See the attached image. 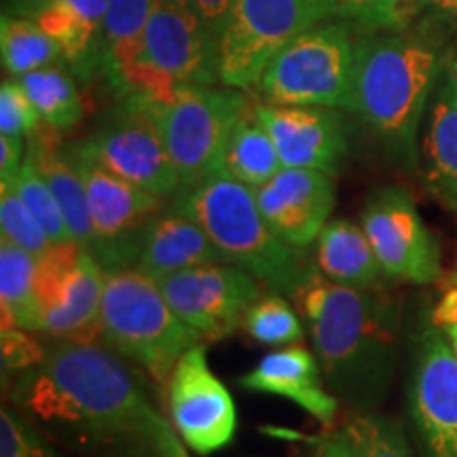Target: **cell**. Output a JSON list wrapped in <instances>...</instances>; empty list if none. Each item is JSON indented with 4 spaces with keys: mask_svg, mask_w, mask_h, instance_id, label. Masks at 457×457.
Segmentation results:
<instances>
[{
    "mask_svg": "<svg viewBox=\"0 0 457 457\" xmlns=\"http://www.w3.org/2000/svg\"><path fill=\"white\" fill-rule=\"evenodd\" d=\"M30 330L20 327H9L0 330V341H3V375L17 377L24 370L37 367L43 362L47 347H43L37 339H32Z\"/></svg>",
    "mask_w": 457,
    "mask_h": 457,
    "instance_id": "obj_37",
    "label": "cell"
},
{
    "mask_svg": "<svg viewBox=\"0 0 457 457\" xmlns=\"http://www.w3.org/2000/svg\"><path fill=\"white\" fill-rule=\"evenodd\" d=\"M447 66L451 68V72H453L455 79H457V54H455V51H449V54H447Z\"/></svg>",
    "mask_w": 457,
    "mask_h": 457,
    "instance_id": "obj_45",
    "label": "cell"
},
{
    "mask_svg": "<svg viewBox=\"0 0 457 457\" xmlns=\"http://www.w3.org/2000/svg\"><path fill=\"white\" fill-rule=\"evenodd\" d=\"M432 324L441 330H447L457 324V282L445 290L441 301L434 307Z\"/></svg>",
    "mask_w": 457,
    "mask_h": 457,
    "instance_id": "obj_41",
    "label": "cell"
},
{
    "mask_svg": "<svg viewBox=\"0 0 457 457\" xmlns=\"http://www.w3.org/2000/svg\"><path fill=\"white\" fill-rule=\"evenodd\" d=\"M293 299L328 390L360 411L386 398L396 369L398 312L384 296L333 284L318 267Z\"/></svg>",
    "mask_w": 457,
    "mask_h": 457,
    "instance_id": "obj_2",
    "label": "cell"
},
{
    "mask_svg": "<svg viewBox=\"0 0 457 457\" xmlns=\"http://www.w3.org/2000/svg\"><path fill=\"white\" fill-rule=\"evenodd\" d=\"M445 335H447L451 347H453V352H455V356H457V324H455V327H451V328L445 330Z\"/></svg>",
    "mask_w": 457,
    "mask_h": 457,
    "instance_id": "obj_44",
    "label": "cell"
},
{
    "mask_svg": "<svg viewBox=\"0 0 457 457\" xmlns=\"http://www.w3.org/2000/svg\"><path fill=\"white\" fill-rule=\"evenodd\" d=\"M151 4L153 0H108L102 72L119 96H123L140 62Z\"/></svg>",
    "mask_w": 457,
    "mask_h": 457,
    "instance_id": "obj_25",
    "label": "cell"
},
{
    "mask_svg": "<svg viewBox=\"0 0 457 457\" xmlns=\"http://www.w3.org/2000/svg\"><path fill=\"white\" fill-rule=\"evenodd\" d=\"M41 125V114L28 98L20 79L3 81V87H0V136L28 138Z\"/></svg>",
    "mask_w": 457,
    "mask_h": 457,
    "instance_id": "obj_36",
    "label": "cell"
},
{
    "mask_svg": "<svg viewBox=\"0 0 457 457\" xmlns=\"http://www.w3.org/2000/svg\"><path fill=\"white\" fill-rule=\"evenodd\" d=\"M28 138L0 136V182H11L26 162Z\"/></svg>",
    "mask_w": 457,
    "mask_h": 457,
    "instance_id": "obj_40",
    "label": "cell"
},
{
    "mask_svg": "<svg viewBox=\"0 0 457 457\" xmlns=\"http://www.w3.org/2000/svg\"><path fill=\"white\" fill-rule=\"evenodd\" d=\"M411 403L430 457H457V356L436 327L421 337Z\"/></svg>",
    "mask_w": 457,
    "mask_h": 457,
    "instance_id": "obj_16",
    "label": "cell"
},
{
    "mask_svg": "<svg viewBox=\"0 0 457 457\" xmlns=\"http://www.w3.org/2000/svg\"><path fill=\"white\" fill-rule=\"evenodd\" d=\"M104 284L106 270L89 250H83L57 290L55 301L41 313V333L74 341L100 337Z\"/></svg>",
    "mask_w": 457,
    "mask_h": 457,
    "instance_id": "obj_22",
    "label": "cell"
},
{
    "mask_svg": "<svg viewBox=\"0 0 457 457\" xmlns=\"http://www.w3.org/2000/svg\"><path fill=\"white\" fill-rule=\"evenodd\" d=\"M341 432L358 457H413L403 428L390 417L362 411L352 415Z\"/></svg>",
    "mask_w": 457,
    "mask_h": 457,
    "instance_id": "obj_31",
    "label": "cell"
},
{
    "mask_svg": "<svg viewBox=\"0 0 457 457\" xmlns=\"http://www.w3.org/2000/svg\"><path fill=\"white\" fill-rule=\"evenodd\" d=\"M155 114L180 179V191L220 174L222 155L250 102L236 87L182 85L165 100L136 96Z\"/></svg>",
    "mask_w": 457,
    "mask_h": 457,
    "instance_id": "obj_6",
    "label": "cell"
},
{
    "mask_svg": "<svg viewBox=\"0 0 457 457\" xmlns=\"http://www.w3.org/2000/svg\"><path fill=\"white\" fill-rule=\"evenodd\" d=\"M322 377L316 353L301 345H290L262 356L261 362L239 379V386L290 400L320 424L330 426L339 409V398L324 387Z\"/></svg>",
    "mask_w": 457,
    "mask_h": 457,
    "instance_id": "obj_19",
    "label": "cell"
},
{
    "mask_svg": "<svg viewBox=\"0 0 457 457\" xmlns=\"http://www.w3.org/2000/svg\"><path fill=\"white\" fill-rule=\"evenodd\" d=\"M362 228L386 276L421 286L441 278V248L404 187L387 185L370 193Z\"/></svg>",
    "mask_w": 457,
    "mask_h": 457,
    "instance_id": "obj_12",
    "label": "cell"
},
{
    "mask_svg": "<svg viewBox=\"0 0 457 457\" xmlns=\"http://www.w3.org/2000/svg\"><path fill=\"white\" fill-rule=\"evenodd\" d=\"M337 187L327 171L282 168L254 188L256 204L271 231L296 250H310L330 220Z\"/></svg>",
    "mask_w": 457,
    "mask_h": 457,
    "instance_id": "obj_15",
    "label": "cell"
},
{
    "mask_svg": "<svg viewBox=\"0 0 457 457\" xmlns=\"http://www.w3.org/2000/svg\"><path fill=\"white\" fill-rule=\"evenodd\" d=\"M106 347L138 364L157 384H168L179 360L204 339L171 310L159 279L134 267L106 271L100 307Z\"/></svg>",
    "mask_w": 457,
    "mask_h": 457,
    "instance_id": "obj_5",
    "label": "cell"
},
{
    "mask_svg": "<svg viewBox=\"0 0 457 457\" xmlns=\"http://www.w3.org/2000/svg\"><path fill=\"white\" fill-rule=\"evenodd\" d=\"M316 267L333 284L358 290H370L384 273L364 228L345 219L324 225L316 242Z\"/></svg>",
    "mask_w": 457,
    "mask_h": 457,
    "instance_id": "obj_24",
    "label": "cell"
},
{
    "mask_svg": "<svg viewBox=\"0 0 457 457\" xmlns=\"http://www.w3.org/2000/svg\"><path fill=\"white\" fill-rule=\"evenodd\" d=\"M9 400L49 441L87 457H163L171 428L121 356L94 341L57 339L13 377Z\"/></svg>",
    "mask_w": 457,
    "mask_h": 457,
    "instance_id": "obj_1",
    "label": "cell"
},
{
    "mask_svg": "<svg viewBox=\"0 0 457 457\" xmlns=\"http://www.w3.org/2000/svg\"><path fill=\"white\" fill-rule=\"evenodd\" d=\"M356 45L347 24L303 32L276 54L259 81L265 104L324 106L350 111L356 79Z\"/></svg>",
    "mask_w": 457,
    "mask_h": 457,
    "instance_id": "obj_7",
    "label": "cell"
},
{
    "mask_svg": "<svg viewBox=\"0 0 457 457\" xmlns=\"http://www.w3.org/2000/svg\"><path fill=\"white\" fill-rule=\"evenodd\" d=\"M282 168L276 142L261 121L256 106L250 104L228 136L220 171L256 188L273 179Z\"/></svg>",
    "mask_w": 457,
    "mask_h": 457,
    "instance_id": "obj_26",
    "label": "cell"
},
{
    "mask_svg": "<svg viewBox=\"0 0 457 457\" xmlns=\"http://www.w3.org/2000/svg\"><path fill=\"white\" fill-rule=\"evenodd\" d=\"M26 155L55 195L74 242L91 253L87 193L81 176L68 157V151L60 146V131L43 123L32 136H28Z\"/></svg>",
    "mask_w": 457,
    "mask_h": 457,
    "instance_id": "obj_23",
    "label": "cell"
},
{
    "mask_svg": "<svg viewBox=\"0 0 457 457\" xmlns=\"http://www.w3.org/2000/svg\"><path fill=\"white\" fill-rule=\"evenodd\" d=\"M328 17V0H236L219 43L220 83L259 87L276 54Z\"/></svg>",
    "mask_w": 457,
    "mask_h": 457,
    "instance_id": "obj_9",
    "label": "cell"
},
{
    "mask_svg": "<svg viewBox=\"0 0 457 457\" xmlns=\"http://www.w3.org/2000/svg\"><path fill=\"white\" fill-rule=\"evenodd\" d=\"M417 170L426 191L457 212V79L447 60L421 128Z\"/></svg>",
    "mask_w": 457,
    "mask_h": 457,
    "instance_id": "obj_20",
    "label": "cell"
},
{
    "mask_svg": "<svg viewBox=\"0 0 457 457\" xmlns=\"http://www.w3.org/2000/svg\"><path fill=\"white\" fill-rule=\"evenodd\" d=\"M316 457H358V453L350 445V441L343 436V432H337L330 434L328 438H324Z\"/></svg>",
    "mask_w": 457,
    "mask_h": 457,
    "instance_id": "obj_42",
    "label": "cell"
},
{
    "mask_svg": "<svg viewBox=\"0 0 457 457\" xmlns=\"http://www.w3.org/2000/svg\"><path fill=\"white\" fill-rule=\"evenodd\" d=\"M20 83L41 114V121L49 128L66 131L83 119V98L64 66L38 68L20 77Z\"/></svg>",
    "mask_w": 457,
    "mask_h": 457,
    "instance_id": "obj_29",
    "label": "cell"
},
{
    "mask_svg": "<svg viewBox=\"0 0 457 457\" xmlns=\"http://www.w3.org/2000/svg\"><path fill=\"white\" fill-rule=\"evenodd\" d=\"M447 54L436 28L430 26L369 32L358 38L350 111L407 170L420 165L421 128Z\"/></svg>",
    "mask_w": 457,
    "mask_h": 457,
    "instance_id": "obj_3",
    "label": "cell"
},
{
    "mask_svg": "<svg viewBox=\"0 0 457 457\" xmlns=\"http://www.w3.org/2000/svg\"><path fill=\"white\" fill-rule=\"evenodd\" d=\"M271 134L284 168H305L339 174L347 151V134L337 108L256 104Z\"/></svg>",
    "mask_w": 457,
    "mask_h": 457,
    "instance_id": "obj_17",
    "label": "cell"
},
{
    "mask_svg": "<svg viewBox=\"0 0 457 457\" xmlns=\"http://www.w3.org/2000/svg\"><path fill=\"white\" fill-rule=\"evenodd\" d=\"M409 26L415 20H424L421 26L441 28L457 21V0H404Z\"/></svg>",
    "mask_w": 457,
    "mask_h": 457,
    "instance_id": "obj_38",
    "label": "cell"
},
{
    "mask_svg": "<svg viewBox=\"0 0 457 457\" xmlns=\"http://www.w3.org/2000/svg\"><path fill=\"white\" fill-rule=\"evenodd\" d=\"M87 193L91 254L106 271L129 270L140 254L148 222L162 212V197L102 168L77 146L66 148Z\"/></svg>",
    "mask_w": 457,
    "mask_h": 457,
    "instance_id": "obj_11",
    "label": "cell"
},
{
    "mask_svg": "<svg viewBox=\"0 0 457 457\" xmlns=\"http://www.w3.org/2000/svg\"><path fill=\"white\" fill-rule=\"evenodd\" d=\"M0 60L13 79L38 68L64 64V51L32 17L3 13L0 20Z\"/></svg>",
    "mask_w": 457,
    "mask_h": 457,
    "instance_id": "obj_28",
    "label": "cell"
},
{
    "mask_svg": "<svg viewBox=\"0 0 457 457\" xmlns=\"http://www.w3.org/2000/svg\"><path fill=\"white\" fill-rule=\"evenodd\" d=\"M37 256L11 242L0 239V307H3V328L20 327L30 333H41L34 278H37Z\"/></svg>",
    "mask_w": 457,
    "mask_h": 457,
    "instance_id": "obj_27",
    "label": "cell"
},
{
    "mask_svg": "<svg viewBox=\"0 0 457 457\" xmlns=\"http://www.w3.org/2000/svg\"><path fill=\"white\" fill-rule=\"evenodd\" d=\"M220 83L219 43L187 0H153L125 96L165 100L182 85Z\"/></svg>",
    "mask_w": 457,
    "mask_h": 457,
    "instance_id": "obj_8",
    "label": "cell"
},
{
    "mask_svg": "<svg viewBox=\"0 0 457 457\" xmlns=\"http://www.w3.org/2000/svg\"><path fill=\"white\" fill-rule=\"evenodd\" d=\"M171 424L199 455L227 447L236 436L237 413L225 384L210 370L205 345L197 343L179 360L168 381Z\"/></svg>",
    "mask_w": 457,
    "mask_h": 457,
    "instance_id": "obj_14",
    "label": "cell"
},
{
    "mask_svg": "<svg viewBox=\"0 0 457 457\" xmlns=\"http://www.w3.org/2000/svg\"><path fill=\"white\" fill-rule=\"evenodd\" d=\"M0 228L3 236L9 237L11 242L24 248L41 259V256L51 248V242L37 220V216L30 212V208L20 197L17 188L11 182H0Z\"/></svg>",
    "mask_w": 457,
    "mask_h": 457,
    "instance_id": "obj_33",
    "label": "cell"
},
{
    "mask_svg": "<svg viewBox=\"0 0 457 457\" xmlns=\"http://www.w3.org/2000/svg\"><path fill=\"white\" fill-rule=\"evenodd\" d=\"M11 185L17 188L20 197L24 199V204L30 208V212L37 216V220L41 222V227L47 233L51 244H68L74 242L71 236V228L66 225L64 214H62L60 204L51 188L38 170L34 168V163L28 159L21 165V170L17 171V176L11 180Z\"/></svg>",
    "mask_w": 457,
    "mask_h": 457,
    "instance_id": "obj_32",
    "label": "cell"
},
{
    "mask_svg": "<svg viewBox=\"0 0 457 457\" xmlns=\"http://www.w3.org/2000/svg\"><path fill=\"white\" fill-rule=\"evenodd\" d=\"M0 457H66L15 407L0 411Z\"/></svg>",
    "mask_w": 457,
    "mask_h": 457,
    "instance_id": "obj_35",
    "label": "cell"
},
{
    "mask_svg": "<svg viewBox=\"0 0 457 457\" xmlns=\"http://www.w3.org/2000/svg\"><path fill=\"white\" fill-rule=\"evenodd\" d=\"M163 457H188L185 445L179 441L174 428H170V432L165 434L163 441Z\"/></svg>",
    "mask_w": 457,
    "mask_h": 457,
    "instance_id": "obj_43",
    "label": "cell"
},
{
    "mask_svg": "<svg viewBox=\"0 0 457 457\" xmlns=\"http://www.w3.org/2000/svg\"><path fill=\"white\" fill-rule=\"evenodd\" d=\"M165 299L204 341H219L244 324L261 282L231 262L193 267L159 279Z\"/></svg>",
    "mask_w": 457,
    "mask_h": 457,
    "instance_id": "obj_13",
    "label": "cell"
},
{
    "mask_svg": "<svg viewBox=\"0 0 457 457\" xmlns=\"http://www.w3.org/2000/svg\"><path fill=\"white\" fill-rule=\"evenodd\" d=\"M170 208L195 220L222 259L253 273L271 293L295 296L316 267L307 261V250L293 248L271 231L256 204L254 188L222 171L180 191Z\"/></svg>",
    "mask_w": 457,
    "mask_h": 457,
    "instance_id": "obj_4",
    "label": "cell"
},
{
    "mask_svg": "<svg viewBox=\"0 0 457 457\" xmlns=\"http://www.w3.org/2000/svg\"><path fill=\"white\" fill-rule=\"evenodd\" d=\"M333 17L362 34L409 28L404 0H328Z\"/></svg>",
    "mask_w": 457,
    "mask_h": 457,
    "instance_id": "obj_34",
    "label": "cell"
},
{
    "mask_svg": "<svg viewBox=\"0 0 457 457\" xmlns=\"http://www.w3.org/2000/svg\"><path fill=\"white\" fill-rule=\"evenodd\" d=\"M4 13L32 17L60 43L64 64L81 81L102 72L108 0H7Z\"/></svg>",
    "mask_w": 457,
    "mask_h": 457,
    "instance_id": "obj_18",
    "label": "cell"
},
{
    "mask_svg": "<svg viewBox=\"0 0 457 457\" xmlns=\"http://www.w3.org/2000/svg\"><path fill=\"white\" fill-rule=\"evenodd\" d=\"M242 327L262 345H284V343H296L303 339L305 322L282 295L273 293L265 296L261 295L250 305Z\"/></svg>",
    "mask_w": 457,
    "mask_h": 457,
    "instance_id": "obj_30",
    "label": "cell"
},
{
    "mask_svg": "<svg viewBox=\"0 0 457 457\" xmlns=\"http://www.w3.org/2000/svg\"><path fill=\"white\" fill-rule=\"evenodd\" d=\"M77 148L112 174L157 197H176L180 179L155 114L136 96H125Z\"/></svg>",
    "mask_w": 457,
    "mask_h": 457,
    "instance_id": "obj_10",
    "label": "cell"
},
{
    "mask_svg": "<svg viewBox=\"0 0 457 457\" xmlns=\"http://www.w3.org/2000/svg\"><path fill=\"white\" fill-rule=\"evenodd\" d=\"M187 3L195 9L199 20L204 21L208 32L212 34L214 41L220 43L222 30L227 26V17L231 13L236 0H187Z\"/></svg>",
    "mask_w": 457,
    "mask_h": 457,
    "instance_id": "obj_39",
    "label": "cell"
},
{
    "mask_svg": "<svg viewBox=\"0 0 457 457\" xmlns=\"http://www.w3.org/2000/svg\"><path fill=\"white\" fill-rule=\"evenodd\" d=\"M212 262L227 261L222 259L220 250L208 233L188 216L168 208L148 222L134 270L162 279L176 271L212 265Z\"/></svg>",
    "mask_w": 457,
    "mask_h": 457,
    "instance_id": "obj_21",
    "label": "cell"
}]
</instances>
